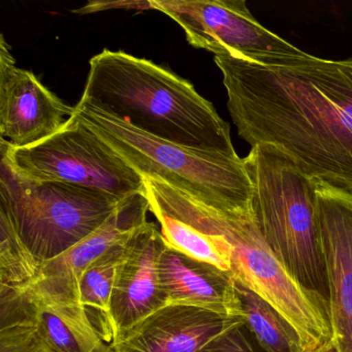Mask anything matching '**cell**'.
I'll list each match as a JSON object with an SVG mask.
<instances>
[{"mask_svg": "<svg viewBox=\"0 0 352 352\" xmlns=\"http://www.w3.org/2000/svg\"><path fill=\"white\" fill-rule=\"evenodd\" d=\"M180 215L187 226L211 242L230 245L234 279L283 315L298 331L305 352L314 351L333 339L329 306L290 277L263 239L253 212L219 213L187 199Z\"/></svg>", "mask_w": 352, "mask_h": 352, "instance_id": "obj_5", "label": "cell"}, {"mask_svg": "<svg viewBox=\"0 0 352 352\" xmlns=\"http://www.w3.org/2000/svg\"><path fill=\"white\" fill-rule=\"evenodd\" d=\"M214 61L244 141L273 146L317 184L352 197V58Z\"/></svg>", "mask_w": 352, "mask_h": 352, "instance_id": "obj_1", "label": "cell"}, {"mask_svg": "<svg viewBox=\"0 0 352 352\" xmlns=\"http://www.w3.org/2000/svg\"><path fill=\"white\" fill-rule=\"evenodd\" d=\"M252 183L257 226L290 277L329 308L316 183L273 146L257 144L243 158Z\"/></svg>", "mask_w": 352, "mask_h": 352, "instance_id": "obj_3", "label": "cell"}, {"mask_svg": "<svg viewBox=\"0 0 352 352\" xmlns=\"http://www.w3.org/2000/svg\"><path fill=\"white\" fill-rule=\"evenodd\" d=\"M123 199L85 187L28 180L0 162V215L41 263L96 232Z\"/></svg>", "mask_w": 352, "mask_h": 352, "instance_id": "obj_6", "label": "cell"}, {"mask_svg": "<svg viewBox=\"0 0 352 352\" xmlns=\"http://www.w3.org/2000/svg\"><path fill=\"white\" fill-rule=\"evenodd\" d=\"M241 321L197 307L166 305L111 346L115 352H201Z\"/></svg>", "mask_w": 352, "mask_h": 352, "instance_id": "obj_13", "label": "cell"}, {"mask_svg": "<svg viewBox=\"0 0 352 352\" xmlns=\"http://www.w3.org/2000/svg\"><path fill=\"white\" fill-rule=\"evenodd\" d=\"M0 352H58L30 319L0 311Z\"/></svg>", "mask_w": 352, "mask_h": 352, "instance_id": "obj_19", "label": "cell"}, {"mask_svg": "<svg viewBox=\"0 0 352 352\" xmlns=\"http://www.w3.org/2000/svg\"><path fill=\"white\" fill-rule=\"evenodd\" d=\"M201 352H267L244 320L222 333Z\"/></svg>", "mask_w": 352, "mask_h": 352, "instance_id": "obj_20", "label": "cell"}, {"mask_svg": "<svg viewBox=\"0 0 352 352\" xmlns=\"http://www.w3.org/2000/svg\"><path fill=\"white\" fill-rule=\"evenodd\" d=\"M184 30L191 46L241 58L294 56L304 51L263 28L243 0H150Z\"/></svg>", "mask_w": 352, "mask_h": 352, "instance_id": "obj_8", "label": "cell"}, {"mask_svg": "<svg viewBox=\"0 0 352 352\" xmlns=\"http://www.w3.org/2000/svg\"><path fill=\"white\" fill-rule=\"evenodd\" d=\"M312 352H342L340 350L339 346L336 343L335 339H331L329 341L325 342L323 345H321L320 347L315 349L314 351Z\"/></svg>", "mask_w": 352, "mask_h": 352, "instance_id": "obj_21", "label": "cell"}, {"mask_svg": "<svg viewBox=\"0 0 352 352\" xmlns=\"http://www.w3.org/2000/svg\"><path fill=\"white\" fill-rule=\"evenodd\" d=\"M242 319L267 352H305L294 327L271 304L236 280Z\"/></svg>", "mask_w": 352, "mask_h": 352, "instance_id": "obj_17", "label": "cell"}, {"mask_svg": "<svg viewBox=\"0 0 352 352\" xmlns=\"http://www.w3.org/2000/svg\"><path fill=\"white\" fill-rule=\"evenodd\" d=\"M160 289L166 305L206 309L242 318L236 279L230 272L166 246L158 261Z\"/></svg>", "mask_w": 352, "mask_h": 352, "instance_id": "obj_14", "label": "cell"}, {"mask_svg": "<svg viewBox=\"0 0 352 352\" xmlns=\"http://www.w3.org/2000/svg\"><path fill=\"white\" fill-rule=\"evenodd\" d=\"M1 160L23 178L85 187L126 199L145 192L144 177L75 114L44 141L17 148L0 140Z\"/></svg>", "mask_w": 352, "mask_h": 352, "instance_id": "obj_7", "label": "cell"}, {"mask_svg": "<svg viewBox=\"0 0 352 352\" xmlns=\"http://www.w3.org/2000/svg\"><path fill=\"white\" fill-rule=\"evenodd\" d=\"M82 100L158 139L238 156L228 122L190 82L122 51L92 57Z\"/></svg>", "mask_w": 352, "mask_h": 352, "instance_id": "obj_2", "label": "cell"}, {"mask_svg": "<svg viewBox=\"0 0 352 352\" xmlns=\"http://www.w3.org/2000/svg\"><path fill=\"white\" fill-rule=\"evenodd\" d=\"M316 192L333 339L352 352V197L317 183Z\"/></svg>", "mask_w": 352, "mask_h": 352, "instance_id": "obj_12", "label": "cell"}, {"mask_svg": "<svg viewBox=\"0 0 352 352\" xmlns=\"http://www.w3.org/2000/svg\"><path fill=\"white\" fill-rule=\"evenodd\" d=\"M166 241L153 222H146L129 238L111 298V345L166 306L158 277V261Z\"/></svg>", "mask_w": 352, "mask_h": 352, "instance_id": "obj_11", "label": "cell"}, {"mask_svg": "<svg viewBox=\"0 0 352 352\" xmlns=\"http://www.w3.org/2000/svg\"><path fill=\"white\" fill-rule=\"evenodd\" d=\"M67 106L32 72L17 67L10 46L0 42V133L14 147L34 145L51 137L71 118Z\"/></svg>", "mask_w": 352, "mask_h": 352, "instance_id": "obj_10", "label": "cell"}, {"mask_svg": "<svg viewBox=\"0 0 352 352\" xmlns=\"http://www.w3.org/2000/svg\"><path fill=\"white\" fill-rule=\"evenodd\" d=\"M150 211L145 192L135 193L123 199L107 221L79 244L52 261L41 263L38 278H49L73 284L84 270L113 247L129 240L143 226Z\"/></svg>", "mask_w": 352, "mask_h": 352, "instance_id": "obj_15", "label": "cell"}, {"mask_svg": "<svg viewBox=\"0 0 352 352\" xmlns=\"http://www.w3.org/2000/svg\"><path fill=\"white\" fill-rule=\"evenodd\" d=\"M40 265L7 217L0 215V288L18 289L28 286L38 277Z\"/></svg>", "mask_w": 352, "mask_h": 352, "instance_id": "obj_18", "label": "cell"}, {"mask_svg": "<svg viewBox=\"0 0 352 352\" xmlns=\"http://www.w3.org/2000/svg\"><path fill=\"white\" fill-rule=\"evenodd\" d=\"M0 311L30 319L58 352H115L94 329L76 286L38 278L18 289L0 288Z\"/></svg>", "mask_w": 352, "mask_h": 352, "instance_id": "obj_9", "label": "cell"}, {"mask_svg": "<svg viewBox=\"0 0 352 352\" xmlns=\"http://www.w3.org/2000/svg\"><path fill=\"white\" fill-rule=\"evenodd\" d=\"M129 240L113 247L90 263L78 281L80 302L85 308L90 322L110 345L113 342L111 298L117 270L124 257Z\"/></svg>", "mask_w": 352, "mask_h": 352, "instance_id": "obj_16", "label": "cell"}, {"mask_svg": "<svg viewBox=\"0 0 352 352\" xmlns=\"http://www.w3.org/2000/svg\"><path fill=\"white\" fill-rule=\"evenodd\" d=\"M74 108V114L141 176L162 181L219 213H252V183L239 155L158 139L82 98Z\"/></svg>", "mask_w": 352, "mask_h": 352, "instance_id": "obj_4", "label": "cell"}]
</instances>
